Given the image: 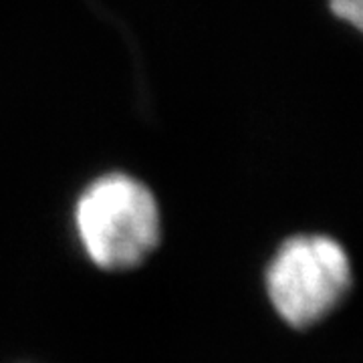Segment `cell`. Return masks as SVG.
<instances>
[{
	"label": "cell",
	"mask_w": 363,
	"mask_h": 363,
	"mask_svg": "<svg viewBox=\"0 0 363 363\" xmlns=\"http://www.w3.org/2000/svg\"><path fill=\"white\" fill-rule=\"evenodd\" d=\"M351 285L350 255L327 234L286 238L264 271L272 309L293 329H309L327 319L347 297Z\"/></svg>",
	"instance_id": "2"
},
{
	"label": "cell",
	"mask_w": 363,
	"mask_h": 363,
	"mask_svg": "<svg viewBox=\"0 0 363 363\" xmlns=\"http://www.w3.org/2000/svg\"><path fill=\"white\" fill-rule=\"evenodd\" d=\"M77 240L104 271L140 267L162 240V212L154 192L123 172H109L85 186L73 212Z\"/></svg>",
	"instance_id": "1"
},
{
	"label": "cell",
	"mask_w": 363,
	"mask_h": 363,
	"mask_svg": "<svg viewBox=\"0 0 363 363\" xmlns=\"http://www.w3.org/2000/svg\"><path fill=\"white\" fill-rule=\"evenodd\" d=\"M331 13L353 28H362V0H329Z\"/></svg>",
	"instance_id": "3"
}]
</instances>
